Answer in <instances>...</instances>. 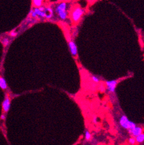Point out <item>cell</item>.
I'll list each match as a JSON object with an SVG mask.
<instances>
[{
    "label": "cell",
    "instance_id": "cell-21",
    "mask_svg": "<svg viewBox=\"0 0 144 145\" xmlns=\"http://www.w3.org/2000/svg\"><path fill=\"white\" fill-rule=\"evenodd\" d=\"M1 120H5V116L4 114H1Z\"/></svg>",
    "mask_w": 144,
    "mask_h": 145
},
{
    "label": "cell",
    "instance_id": "cell-14",
    "mask_svg": "<svg viewBox=\"0 0 144 145\" xmlns=\"http://www.w3.org/2000/svg\"><path fill=\"white\" fill-rule=\"evenodd\" d=\"M91 79H92V80L93 81L95 82V83H100V78H99V77H97V76L92 75V76H91Z\"/></svg>",
    "mask_w": 144,
    "mask_h": 145
},
{
    "label": "cell",
    "instance_id": "cell-3",
    "mask_svg": "<svg viewBox=\"0 0 144 145\" xmlns=\"http://www.w3.org/2000/svg\"><path fill=\"white\" fill-rule=\"evenodd\" d=\"M10 107H11V100H10V98L9 97L8 95H6L5 98H4L2 103V108L3 111L5 113H7L10 110Z\"/></svg>",
    "mask_w": 144,
    "mask_h": 145
},
{
    "label": "cell",
    "instance_id": "cell-8",
    "mask_svg": "<svg viewBox=\"0 0 144 145\" xmlns=\"http://www.w3.org/2000/svg\"><path fill=\"white\" fill-rule=\"evenodd\" d=\"M34 11L37 13V16H39V17H42V18H45L46 17V13L45 11H41V10L39 9L38 7H35L34 9Z\"/></svg>",
    "mask_w": 144,
    "mask_h": 145
},
{
    "label": "cell",
    "instance_id": "cell-5",
    "mask_svg": "<svg viewBox=\"0 0 144 145\" xmlns=\"http://www.w3.org/2000/svg\"><path fill=\"white\" fill-rule=\"evenodd\" d=\"M130 120H129L128 117L125 115H122L119 119V124L123 128L128 130L130 129Z\"/></svg>",
    "mask_w": 144,
    "mask_h": 145
},
{
    "label": "cell",
    "instance_id": "cell-18",
    "mask_svg": "<svg viewBox=\"0 0 144 145\" xmlns=\"http://www.w3.org/2000/svg\"><path fill=\"white\" fill-rule=\"evenodd\" d=\"M97 121H98V119H97V116H94V117H93V118H92V122H93V123H97Z\"/></svg>",
    "mask_w": 144,
    "mask_h": 145
},
{
    "label": "cell",
    "instance_id": "cell-11",
    "mask_svg": "<svg viewBox=\"0 0 144 145\" xmlns=\"http://www.w3.org/2000/svg\"><path fill=\"white\" fill-rule=\"evenodd\" d=\"M136 139V142L138 143H141L142 142H144V133H142L140 134L139 135L135 137Z\"/></svg>",
    "mask_w": 144,
    "mask_h": 145
},
{
    "label": "cell",
    "instance_id": "cell-20",
    "mask_svg": "<svg viewBox=\"0 0 144 145\" xmlns=\"http://www.w3.org/2000/svg\"><path fill=\"white\" fill-rule=\"evenodd\" d=\"M10 35L13 37H15L16 35V32H14V31H12L11 33H10Z\"/></svg>",
    "mask_w": 144,
    "mask_h": 145
},
{
    "label": "cell",
    "instance_id": "cell-1",
    "mask_svg": "<svg viewBox=\"0 0 144 145\" xmlns=\"http://www.w3.org/2000/svg\"><path fill=\"white\" fill-rule=\"evenodd\" d=\"M67 5L65 2H61L57 5L55 12L59 18L62 20H65L68 16V12L67 11Z\"/></svg>",
    "mask_w": 144,
    "mask_h": 145
},
{
    "label": "cell",
    "instance_id": "cell-15",
    "mask_svg": "<svg viewBox=\"0 0 144 145\" xmlns=\"http://www.w3.org/2000/svg\"><path fill=\"white\" fill-rule=\"evenodd\" d=\"M136 142V141L135 137L132 136L131 137H130V138L129 139V143H130V145H133L135 144Z\"/></svg>",
    "mask_w": 144,
    "mask_h": 145
},
{
    "label": "cell",
    "instance_id": "cell-7",
    "mask_svg": "<svg viewBox=\"0 0 144 145\" xmlns=\"http://www.w3.org/2000/svg\"><path fill=\"white\" fill-rule=\"evenodd\" d=\"M128 131L130 134V136H132V137H136L137 136H138L140 134L143 133V129H142L141 127L136 126L135 128L133 129L132 130H128Z\"/></svg>",
    "mask_w": 144,
    "mask_h": 145
},
{
    "label": "cell",
    "instance_id": "cell-17",
    "mask_svg": "<svg viewBox=\"0 0 144 145\" xmlns=\"http://www.w3.org/2000/svg\"><path fill=\"white\" fill-rule=\"evenodd\" d=\"M31 17H33V18H37V17H38L37 13H36L34 11V10L31 11Z\"/></svg>",
    "mask_w": 144,
    "mask_h": 145
},
{
    "label": "cell",
    "instance_id": "cell-12",
    "mask_svg": "<svg viewBox=\"0 0 144 145\" xmlns=\"http://www.w3.org/2000/svg\"><path fill=\"white\" fill-rule=\"evenodd\" d=\"M32 1L34 7H38V8L41 7L43 2V0H32Z\"/></svg>",
    "mask_w": 144,
    "mask_h": 145
},
{
    "label": "cell",
    "instance_id": "cell-2",
    "mask_svg": "<svg viewBox=\"0 0 144 145\" xmlns=\"http://www.w3.org/2000/svg\"><path fill=\"white\" fill-rule=\"evenodd\" d=\"M84 14V10L81 7H77L73 10L71 14L72 20L73 22H76L79 21L81 18L82 15Z\"/></svg>",
    "mask_w": 144,
    "mask_h": 145
},
{
    "label": "cell",
    "instance_id": "cell-6",
    "mask_svg": "<svg viewBox=\"0 0 144 145\" xmlns=\"http://www.w3.org/2000/svg\"><path fill=\"white\" fill-rule=\"evenodd\" d=\"M68 46L70 48V52H71L72 56L73 57H76L78 54V48L77 46L75 43L73 41H70L68 42Z\"/></svg>",
    "mask_w": 144,
    "mask_h": 145
},
{
    "label": "cell",
    "instance_id": "cell-19",
    "mask_svg": "<svg viewBox=\"0 0 144 145\" xmlns=\"http://www.w3.org/2000/svg\"><path fill=\"white\" fill-rule=\"evenodd\" d=\"M100 91H101V92H104L105 91V87L103 86H100Z\"/></svg>",
    "mask_w": 144,
    "mask_h": 145
},
{
    "label": "cell",
    "instance_id": "cell-4",
    "mask_svg": "<svg viewBox=\"0 0 144 145\" xmlns=\"http://www.w3.org/2000/svg\"><path fill=\"white\" fill-rule=\"evenodd\" d=\"M118 83L117 80H109V81H106L105 82V84L106 87V89L108 90V92L111 93H114L115 91V89Z\"/></svg>",
    "mask_w": 144,
    "mask_h": 145
},
{
    "label": "cell",
    "instance_id": "cell-10",
    "mask_svg": "<svg viewBox=\"0 0 144 145\" xmlns=\"http://www.w3.org/2000/svg\"><path fill=\"white\" fill-rule=\"evenodd\" d=\"M44 11L46 13L45 18L47 19L51 18L53 16V10L51 8H45Z\"/></svg>",
    "mask_w": 144,
    "mask_h": 145
},
{
    "label": "cell",
    "instance_id": "cell-16",
    "mask_svg": "<svg viewBox=\"0 0 144 145\" xmlns=\"http://www.w3.org/2000/svg\"><path fill=\"white\" fill-rule=\"evenodd\" d=\"M2 42L4 46H7L9 43V40H8V38H4V39L2 40Z\"/></svg>",
    "mask_w": 144,
    "mask_h": 145
},
{
    "label": "cell",
    "instance_id": "cell-9",
    "mask_svg": "<svg viewBox=\"0 0 144 145\" xmlns=\"http://www.w3.org/2000/svg\"><path fill=\"white\" fill-rule=\"evenodd\" d=\"M0 87L2 90H6L7 89V84L5 79L4 77H0Z\"/></svg>",
    "mask_w": 144,
    "mask_h": 145
},
{
    "label": "cell",
    "instance_id": "cell-13",
    "mask_svg": "<svg viewBox=\"0 0 144 145\" xmlns=\"http://www.w3.org/2000/svg\"><path fill=\"white\" fill-rule=\"evenodd\" d=\"M91 134L90 133V132L88 130H86L85 131V139L86 140H90V139H91Z\"/></svg>",
    "mask_w": 144,
    "mask_h": 145
}]
</instances>
